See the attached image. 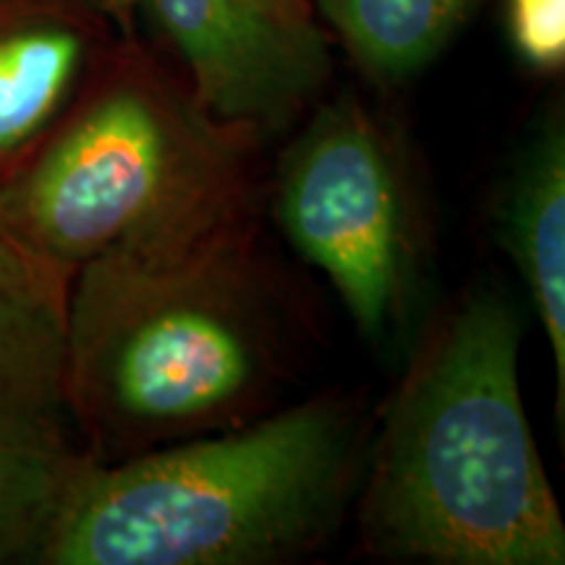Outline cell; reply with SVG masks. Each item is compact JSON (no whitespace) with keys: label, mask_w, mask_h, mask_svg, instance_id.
I'll return each mask as SVG.
<instances>
[{"label":"cell","mask_w":565,"mask_h":565,"mask_svg":"<svg viewBox=\"0 0 565 565\" xmlns=\"http://www.w3.org/2000/svg\"><path fill=\"white\" fill-rule=\"evenodd\" d=\"M341 404L291 408L116 463H89L47 534V565H265L315 547L351 490Z\"/></svg>","instance_id":"obj_3"},{"label":"cell","mask_w":565,"mask_h":565,"mask_svg":"<svg viewBox=\"0 0 565 565\" xmlns=\"http://www.w3.org/2000/svg\"><path fill=\"white\" fill-rule=\"evenodd\" d=\"M71 278L74 275L61 270L21 238L0 200V291L34 296L66 312Z\"/></svg>","instance_id":"obj_11"},{"label":"cell","mask_w":565,"mask_h":565,"mask_svg":"<svg viewBox=\"0 0 565 565\" xmlns=\"http://www.w3.org/2000/svg\"><path fill=\"white\" fill-rule=\"evenodd\" d=\"M500 244L526 280L557 372V427L565 414V129L561 110L536 126L494 207Z\"/></svg>","instance_id":"obj_9"},{"label":"cell","mask_w":565,"mask_h":565,"mask_svg":"<svg viewBox=\"0 0 565 565\" xmlns=\"http://www.w3.org/2000/svg\"><path fill=\"white\" fill-rule=\"evenodd\" d=\"M275 221L328 275L359 333L393 335L416 288L414 204L404 160L362 103L324 105L288 147Z\"/></svg>","instance_id":"obj_5"},{"label":"cell","mask_w":565,"mask_h":565,"mask_svg":"<svg viewBox=\"0 0 565 565\" xmlns=\"http://www.w3.org/2000/svg\"><path fill=\"white\" fill-rule=\"evenodd\" d=\"M95 40L68 0H0V192L74 105Z\"/></svg>","instance_id":"obj_8"},{"label":"cell","mask_w":565,"mask_h":565,"mask_svg":"<svg viewBox=\"0 0 565 565\" xmlns=\"http://www.w3.org/2000/svg\"><path fill=\"white\" fill-rule=\"evenodd\" d=\"M524 322L477 291L437 322L387 406L364 529L440 565H563L565 524L519 385Z\"/></svg>","instance_id":"obj_2"},{"label":"cell","mask_w":565,"mask_h":565,"mask_svg":"<svg viewBox=\"0 0 565 565\" xmlns=\"http://www.w3.org/2000/svg\"><path fill=\"white\" fill-rule=\"evenodd\" d=\"M63 320L53 303L0 291V565L40 563L92 463L68 406Z\"/></svg>","instance_id":"obj_6"},{"label":"cell","mask_w":565,"mask_h":565,"mask_svg":"<svg viewBox=\"0 0 565 565\" xmlns=\"http://www.w3.org/2000/svg\"><path fill=\"white\" fill-rule=\"evenodd\" d=\"M210 116L263 137L282 129L330 76L309 0H152Z\"/></svg>","instance_id":"obj_7"},{"label":"cell","mask_w":565,"mask_h":565,"mask_svg":"<svg viewBox=\"0 0 565 565\" xmlns=\"http://www.w3.org/2000/svg\"><path fill=\"white\" fill-rule=\"evenodd\" d=\"M288 324L254 221L189 242L110 249L76 267L63 356L92 463L263 416L291 366Z\"/></svg>","instance_id":"obj_1"},{"label":"cell","mask_w":565,"mask_h":565,"mask_svg":"<svg viewBox=\"0 0 565 565\" xmlns=\"http://www.w3.org/2000/svg\"><path fill=\"white\" fill-rule=\"evenodd\" d=\"M508 32L515 53L532 68H563L565 0H508Z\"/></svg>","instance_id":"obj_12"},{"label":"cell","mask_w":565,"mask_h":565,"mask_svg":"<svg viewBox=\"0 0 565 565\" xmlns=\"http://www.w3.org/2000/svg\"><path fill=\"white\" fill-rule=\"evenodd\" d=\"M366 74L406 79L458 32L477 0H317Z\"/></svg>","instance_id":"obj_10"},{"label":"cell","mask_w":565,"mask_h":565,"mask_svg":"<svg viewBox=\"0 0 565 565\" xmlns=\"http://www.w3.org/2000/svg\"><path fill=\"white\" fill-rule=\"evenodd\" d=\"M259 134L129 58L71 105L0 192L26 244L61 270L254 221Z\"/></svg>","instance_id":"obj_4"},{"label":"cell","mask_w":565,"mask_h":565,"mask_svg":"<svg viewBox=\"0 0 565 565\" xmlns=\"http://www.w3.org/2000/svg\"><path fill=\"white\" fill-rule=\"evenodd\" d=\"M89 3L100 11V17L116 21L124 32H129L134 24V13H137L145 0H89Z\"/></svg>","instance_id":"obj_13"}]
</instances>
